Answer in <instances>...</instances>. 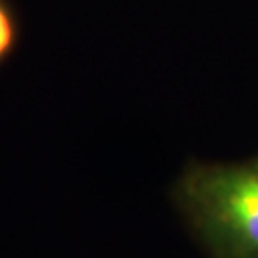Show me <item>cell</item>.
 Returning <instances> with one entry per match:
<instances>
[{"label":"cell","instance_id":"cell-1","mask_svg":"<svg viewBox=\"0 0 258 258\" xmlns=\"http://www.w3.org/2000/svg\"><path fill=\"white\" fill-rule=\"evenodd\" d=\"M170 201L207 258H258V153L191 157L170 185Z\"/></svg>","mask_w":258,"mask_h":258},{"label":"cell","instance_id":"cell-2","mask_svg":"<svg viewBox=\"0 0 258 258\" xmlns=\"http://www.w3.org/2000/svg\"><path fill=\"white\" fill-rule=\"evenodd\" d=\"M19 40V27L14 12L4 0H0V65L14 54Z\"/></svg>","mask_w":258,"mask_h":258}]
</instances>
